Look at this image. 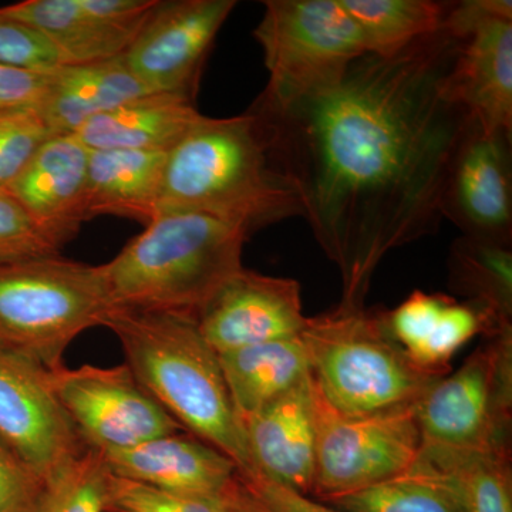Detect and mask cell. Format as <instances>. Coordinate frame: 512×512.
Here are the masks:
<instances>
[{"instance_id": "cell-1", "label": "cell", "mask_w": 512, "mask_h": 512, "mask_svg": "<svg viewBox=\"0 0 512 512\" xmlns=\"http://www.w3.org/2000/svg\"><path fill=\"white\" fill-rule=\"evenodd\" d=\"M456 47L446 22L399 55L363 56L326 92L248 110L338 266L340 303L365 305L384 256L439 229L448 165L473 121L444 90Z\"/></svg>"}, {"instance_id": "cell-2", "label": "cell", "mask_w": 512, "mask_h": 512, "mask_svg": "<svg viewBox=\"0 0 512 512\" xmlns=\"http://www.w3.org/2000/svg\"><path fill=\"white\" fill-rule=\"evenodd\" d=\"M158 208L202 212L249 234L303 217L298 191L249 111L228 119L202 116L168 151Z\"/></svg>"}, {"instance_id": "cell-3", "label": "cell", "mask_w": 512, "mask_h": 512, "mask_svg": "<svg viewBox=\"0 0 512 512\" xmlns=\"http://www.w3.org/2000/svg\"><path fill=\"white\" fill-rule=\"evenodd\" d=\"M100 326L116 335L128 369L187 433L231 458L245 476L255 474L220 356L194 316L111 306Z\"/></svg>"}, {"instance_id": "cell-4", "label": "cell", "mask_w": 512, "mask_h": 512, "mask_svg": "<svg viewBox=\"0 0 512 512\" xmlns=\"http://www.w3.org/2000/svg\"><path fill=\"white\" fill-rule=\"evenodd\" d=\"M249 232L194 211H165L100 265L111 306L194 316L244 268Z\"/></svg>"}, {"instance_id": "cell-5", "label": "cell", "mask_w": 512, "mask_h": 512, "mask_svg": "<svg viewBox=\"0 0 512 512\" xmlns=\"http://www.w3.org/2000/svg\"><path fill=\"white\" fill-rule=\"evenodd\" d=\"M301 338L316 392L345 417L414 410L444 377L410 359L393 339L383 308L339 303L308 318Z\"/></svg>"}, {"instance_id": "cell-6", "label": "cell", "mask_w": 512, "mask_h": 512, "mask_svg": "<svg viewBox=\"0 0 512 512\" xmlns=\"http://www.w3.org/2000/svg\"><path fill=\"white\" fill-rule=\"evenodd\" d=\"M111 308L100 265L60 255L0 265V339L47 372Z\"/></svg>"}, {"instance_id": "cell-7", "label": "cell", "mask_w": 512, "mask_h": 512, "mask_svg": "<svg viewBox=\"0 0 512 512\" xmlns=\"http://www.w3.org/2000/svg\"><path fill=\"white\" fill-rule=\"evenodd\" d=\"M254 30L269 73L252 107L282 109L326 92L367 55L365 40L340 0H268Z\"/></svg>"}, {"instance_id": "cell-8", "label": "cell", "mask_w": 512, "mask_h": 512, "mask_svg": "<svg viewBox=\"0 0 512 512\" xmlns=\"http://www.w3.org/2000/svg\"><path fill=\"white\" fill-rule=\"evenodd\" d=\"M414 414L423 443L511 453L512 332L485 338Z\"/></svg>"}, {"instance_id": "cell-9", "label": "cell", "mask_w": 512, "mask_h": 512, "mask_svg": "<svg viewBox=\"0 0 512 512\" xmlns=\"http://www.w3.org/2000/svg\"><path fill=\"white\" fill-rule=\"evenodd\" d=\"M316 464L312 498L328 501L403 476L421 447L414 410L345 417L315 389Z\"/></svg>"}, {"instance_id": "cell-10", "label": "cell", "mask_w": 512, "mask_h": 512, "mask_svg": "<svg viewBox=\"0 0 512 512\" xmlns=\"http://www.w3.org/2000/svg\"><path fill=\"white\" fill-rule=\"evenodd\" d=\"M447 26L457 39L444 90L487 133H512V2H454Z\"/></svg>"}, {"instance_id": "cell-11", "label": "cell", "mask_w": 512, "mask_h": 512, "mask_svg": "<svg viewBox=\"0 0 512 512\" xmlns=\"http://www.w3.org/2000/svg\"><path fill=\"white\" fill-rule=\"evenodd\" d=\"M64 412L87 446L107 453L185 431L141 386L126 363L60 366L49 372Z\"/></svg>"}, {"instance_id": "cell-12", "label": "cell", "mask_w": 512, "mask_h": 512, "mask_svg": "<svg viewBox=\"0 0 512 512\" xmlns=\"http://www.w3.org/2000/svg\"><path fill=\"white\" fill-rule=\"evenodd\" d=\"M0 441L46 485L89 450L57 399L49 372L0 346Z\"/></svg>"}, {"instance_id": "cell-13", "label": "cell", "mask_w": 512, "mask_h": 512, "mask_svg": "<svg viewBox=\"0 0 512 512\" xmlns=\"http://www.w3.org/2000/svg\"><path fill=\"white\" fill-rule=\"evenodd\" d=\"M235 6L234 0H158L124 53L128 69L150 93L194 101L212 43Z\"/></svg>"}, {"instance_id": "cell-14", "label": "cell", "mask_w": 512, "mask_h": 512, "mask_svg": "<svg viewBox=\"0 0 512 512\" xmlns=\"http://www.w3.org/2000/svg\"><path fill=\"white\" fill-rule=\"evenodd\" d=\"M512 133L471 121L454 151L441 192V218L463 235L512 245Z\"/></svg>"}, {"instance_id": "cell-15", "label": "cell", "mask_w": 512, "mask_h": 512, "mask_svg": "<svg viewBox=\"0 0 512 512\" xmlns=\"http://www.w3.org/2000/svg\"><path fill=\"white\" fill-rule=\"evenodd\" d=\"M202 336L220 353L301 338V285L291 278L242 268L218 289L197 316Z\"/></svg>"}, {"instance_id": "cell-16", "label": "cell", "mask_w": 512, "mask_h": 512, "mask_svg": "<svg viewBox=\"0 0 512 512\" xmlns=\"http://www.w3.org/2000/svg\"><path fill=\"white\" fill-rule=\"evenodd\" d=\"M158 0H25L0 12L39 30L63 66L114 59L127 52Z\"/></svg>"}, {"instance_id": "cell-17", "label": "cell", "mask_w": 512, "mask_h": 512, "mask_svg": "<svg viewBox=\"0 0 512 512\" xmlns=\"http://www.w3.org/2000/svg\"><path fill=\"white\" fill-rule=\"evenodd\" d=\"M103 456L114 476L168 493L221 501L228 507L241 474L231 458L187 431Z\"/></svg>"}, {"instance_id": "cell-18", "label": "cell", "mask_w": 512, "mask_h": 512, "mask_svg": "<svg viewBox=\"0 0 512 512\" xmlns=\"http://www.w3.org/2000/svg\"><path fill=\"white\" fill-rule=\"evenodd\" d=\"M90 150L74 134L49 138L6 187L37 231L62 251L87 217L86 183Z\"/></svg>"}, {"instance_id": "cell-19", "label": "cell", "mask_w": 512, "mask_h": 512, "mask_svg": "<svg viewBox=\"0 0 512 512\" xmlns=\"http://www.w3.org/2000/svg\"><path fill=\"white\" fill-rule=\"evenodd\" d=\"M242 426L255 474L311 497L316 464L311 375L242 421Z\"/></svg>"}, {"instance_id": "cell-20", "label": "cell", "mask_w": 512, "mask_h": 512, "mask_svg": "<svg viewBox=\"0 0 512 512\" xmlns=\"http://www.w3.org/2000/svg\"><path fill=\"white\" fill-rule=\"evenodd\" d=\"M387 325L414 363L443 376L450 373L458 350L476 336L485 339L512 332L477 303L419 289L387 311Z\"/></svg>"}, {"instance_id": "cell-21", "label": "cell", "mask_w": 512, "mask_h": 512, "mask_svg": "<svg viewBox=\"0 0 512 512\" xmlns=\"http://www.w3.org/2000/svg\"><path fill=\"white\" fill-rule=\"evenodd\" d=\"M148 93L121 55L53 70L35 106L53 136H67L94 117Z\"/></svg>"}, {"instance_id": "cell-22", "label": "cell", "mask_w": 512, "mask_h": 512, "mask_svg": "<svg viewBox=\"0 0 512 512\" xmlns=\"http://www.w3.org/2000/svg\"><path fill=\"white\" fill-rule=\"evenodd\" d=\"M202 114L177 94L148 93L94 117L74 136L96 150L170 151Z\"/></svg>"}, {"instance_id": "cell-23", "label": "cell", "mask_w": 512, "mask_h": 512, "mask_svg": "<svg viewBox=\"0 0 512 512\" xmlns=\"http://www.w3.org/2000/svg\"><path fill=\"white\" fill-rule=\"evenodd\" d=\"M167 151H90L86 202L89 221L101 215L147 225L160 214Z\"/></svg>"}, {"instance_id": "cell-24", "label": "cell", "mask_w": 512, "mask_h": 512, "mask_svg": "<svg viewBox=\"0 0 512 512\" xmlns=\"http://www.w3.org/2000/svg\"><path fill=\"white\" fill-rule=\"evenodd\" d=\"M409 471L446 488L461 512H512L511 453L421 441Z\"/></svg>"}, {"instance_id": "cell-25", "label": "cell", "mask_w": 512, "mask_h": 512, "mask_svg": "<svg viewBox=\"0 0 512 512\" xmlns=\"http://www.w3.org/2000/svg\"><path fill=\"white\" fill-rule=\"evenodd\" d=\"M218 356L241 423L311 375L302 338L261 343Z\"/></svg>"}, {"instance_id": "cell-26", "label": "cell", "mask_w": 512, "mask_h": 512, "mask_svg": "<svg viewBox=\"0 0 512 512\" xmlns=\"http://www.w3.org/2000/svg\"><path fill=\"white\" fill-rule=\"evenodd\" d=\"M362 32L367 55L393 57L446 26L454 2L340 0Z\"/></svg>"}, {"instance_id": "cell-27", "label": "cell", "mask_w": 512, "mask_h": 512, "mask_svg": "<svg viewBox=\"0 0 512 512\" xmlns=\"http://www.w3.org/2000/svg\"><path fill=\"white\" fill-rule=\"evenodd\" d=\"M448 286L512 328V251L508 245L461 235L448 254Z\"/></svg>"}, {"instance_id": "cell-28", "label": "cell", "mask_w": 512, "mask_h": 512, "mask_svg": "<svg viewBox=\"0 0 512 512\" xmlns=\"http://www.w3.org/2000/svg\"><path fill=\"white\" fill-rule=\"evenodd\" d=\"M322 503L345 512H461L446 488L410 471Z\"/></svg>"}, {"instance_id": "cell-29", "label": "cell", "mask_w": 512, "mask_h": 512, "mask_svg": "<svg viewBox=\"0 0 512 512\" xmlns=\"http://www.w3.org/2000/svg\"><path fill=\"white\" fill-rule=\"evenodd\" d=\"M110 474L103 453L90 447L62 476L47 485L37 512H106Z\"/></svg>"}, {"instance_id": "cell-30", "label": "cell", "mask_w": 512, "mask_h": 512, "mask_svg": "<svg viewBox=\"0 0 512 512\" xmlns=\"http://www.w3.org/2000/svg\"><path fill=\"white\" fill-rule=\"evenodd\" d=\"M52 137L35 104L0 109V188L8 187Z\"/></svg>"}, {"instance_id": "cell-31", "label": "cell", "mask_w": 512, "mask_h": 512, "mask_svg": "<svg viewBox=\"0 0 512 512\" xmlns=\"http://www.w3.org/2000/svg\"><path fill=\"white\" fill-rule=\"evenodd\" d=\"M106 512H234L221 501L158 490L110 474Z\"/></svg>"}, {"instance_id": "cell-32", "label": "cell", "mask_w": 512, "mask_h": 512, "mask_svg": "<svg viewBox=\"0 0 512 512\" xmlns=\"http://www.w3.org/2000/svg\"><path fill=\"white\" fill-rule=\"evenodd\" d=\"M0 64L50 73L63 66L62 59L52 43L39 30L0 12Z\"/></svg>"}, {"instance_id": "cell-33", "label": "cell", "mask_w": 512, "mask_h": 512, "mask_svg": "<svg viewBox=\"0 0 512 512\" xmlns=\"http://www.w3.org/2000/svg\"><path fill=\"white\" fill-rule=\"evenodd\" d=\"M52 255L60 251L37 231L13 195L0 188V265Z\"/></svg>"}, {"instance_id": "cell-34", "label": "cell", "mask_w": 512, "mask_h": 512, "mask_svg": "<svg viewBox=\"0 0 512 512\" xmlns=\"http://www.w3.org/2000/svg\"><path fill=\"white\" fill-rule=\"evenodd\" d=\"M231 508L234 512H345L259 474L242 473Z\"/></svg>"}, {"instance_id": "cell-35", "label": "cell", "mask_w": 512, "mask_h": 512, "mask_svg": "<svg viewBox=\"0 0 512 512\" xmlns=\"http://www.w3.org/2000/svg\"><path fill=\"white\" fill-rule=\"evenodd\" d=\"M45 481L0 441V512H37Z\"/></svg>"}, {"instance_id": "cell-36", "label": "cell", "mask_w": 512, "mask_h": 512, "mask_svg": "<svg viewBox=\"0 0 512 512\" xmlns=\"http://www.w3.org/2000/svg\"><path fill=\"white\" fill-rule=\"evenodd\" d=\"M49 73H35L29 70L0 64V107L32 106L42 97Z\"/></svg>"}, {"instance_id": "cell-37", "label": "cell", "mask_w": 512, "mask_h": 512, "mask_svg": "<svg viewBox=\"0 0 512 512\" xmlns=\"http://www.w3.org/2000/svg\"><path fill=\"white\" fill-rule=\"evenodd\" d=\"M0 109H3V107H0Z\"/></svg>"}]
</instances>
